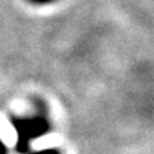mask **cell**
I'll use <instances>...</instances> for the list:
<instances>
[{
  "instance_id": "cell-1",
  "label": "cell",
  "mask_w": 154,
  "mask_h": 154,
  "mask_svg": "<svg viewBox=\"0 0 154 154\" xmlns=\"http://www.w3.org/2000/svg\"><path fill=\"white\" fill-rule=\"evenodd\" d=\"M31 5H35V7H45V5H50L54 4L58 0H27Z\"/></svg>"
}]
</instances>
